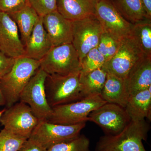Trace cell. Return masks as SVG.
<instances>
[{
  "label": "cell",
  "mask_w": 151,
  "mask_h": 151,
  "mask_svg": "<svg viewBox=\"0 0 151 151\" xmlns=\"http://www.w3.org/2000/svg\"><path fill=\"white\" fill-rule=\"evenodd\" d=\"M40 68L47 74L67 75L79 72L81 62L72 43L52 47L40 60Z\"/></svg>",
  "instance_id": "5b68a950"
},
{
  "label": "cell",
  "mask_w": 151,
  "mask_h": 151,
  "mask_svg": "<svg viewBox=\"0 0 151 151\" xmlns=\"http://www.w3.org/2000/svg\"><path fill=\"white\" fill-rule=\"evenodd\" d=\"M15 59L4 54L0 51V79L11 70Z\"/></svg>",
  "instance_id": "f546056e"
},
{
  "label": "cell",
  "mask_w": 151,
  "mask_h": 151,
  "mask_svg": "<svg viewBox=\"0 0 151 151\" xmlns=\"http://www.w3.org/2000/svg\"><path fill=\"white\" fill-rule=\"evenodd\" d=\"M144 56L146 55L129 36L120 42L116 54L106 61L103 68L107 73L125 79L132 67Z\"/></svg>",
  "instance_id": "8fae6325"
},
{
  "label": "cell",
  "mask_w": 151,
  "mask_h": 151,
  "mask_svg": "<svg viewBox=\"0 0 151 151\" xmlns=\"http://www.w3.org/2000/svg\"><path fill=\"white\" fill-rule=\"evenodd\" d=\"M29 4L28 0H0V12L13 13Z\"/></svg>",
  "instance_id": "f1b7e54d"
},
{
  "label": "cell",
  "mask_w": 151,
  "mask_h": 151,
  "mask_svg": "<svg viewBox=\"0 0 151 151\" xmlns=\"http://www.w3.org/2000/svg\"><path fill=\"white\" fill-rule=\"evenodd\" d=\"M100 96L107 103H114L125 108L130 96L125 79L107 73Z\"/></svg>",
  "instance_id": "d6986e66"
},
{
  "label": "cell",
  "mask_w": 151,
  "mask_h": 151,
  "mask_svg": "<svg viewBox=\"0 0 151 151\" xmlns=\"http://www.w3.org/2000/svg\"><path fill=\"white\" fill-rule=\"evenodd\" d=\"M112 3L122 16L132 24L149 19L142 0H114Z\"/></svg>",
  "instance_id": "7402d4cb"
},
{
  "label": "cell",
  "mask_w": 151,
  "mask_h": 151,
  "mask_svg": "<svg viewBox=\"0 0 151 151\" xmlns=\"http://www.w3.org/2000/svg\"><path fill=\"white\" fill-rule=\"evenodd\" d=\"M95 16L104 32L116 40L121 41L129 36L133 24L122 16L110 0H97Z\"/></svg>",
  "instance_id": "30bf717a"
},
{
  "label": "cell",
  "mask_w": 151,
  "mask_h": 151,
  "mask_svg": "<svg viewBox=\"0 0 151 151\" xmlns=\"http://www.w3.org/2000/svg\"><path fill=\"white\" fill-rule=\"evenodd\" d=\"M120 42L106 33L103 32L97 48L105 57L106 61L111 59L116 54L119 48Z\"/></svg>",
  "instance_id": "4316f807"
},
{
  "label": "cell",
  "mask_w": 151,
  "mask_h": 151,
  "mask_svg": "<svg viewBox=\"0 0 151 151\" xmlns=\"http://www.w3.org/2000/svg\"><path fill=\"white\" fill-rule=\"evenodd\" d=\"M6 108L4 109V110H2V111H0V120H1V117L2 116L3 114V113H4V112L5 111Z\"/></svg>",
  "instance_id": "836d02e7"
},
{
  "label": "cell",
  "mask_w": 151,
  "mask_h": 151,
  "mask_svg": "<svg viewBox=\"0 0 151 151\" xmlns=\"http://www.w3.org/2000/svg\"><path fill=\"white\" fill-rule=\"evenodd\" d=\"M125 81L129 95L148 89L151 86V57L144 56L139 60L130 70Z\"/></svg>",
  "instance_id": "9a60e30c"
},
{
  "label": "cell",
  "mask_w": 151,
  "mask_h": 151,
  "mask_svg": "<svg viewBox=\"0 0 151 151\" xmlns=\"http://www.w3.org/2000/svg\"><path fill=\"white\" fill-rule=\"evenodd\" d=\"M147 16L151 20V0H142Z\"/></svg>",
  "instance_id": "1f68e13d"
},
{
  "label": "cell",
  "mask_w": 151,
  "mask_h": 151,
  "mask_svg": "<svg viewBox=\"0 0 151 151\" xmlns=\"http://www.w3.org/2000/svg\"><path fill=\"white\" fill-rule=\"evenodd\" d=\"M150 129L145 120L131 121L119 134L101 137L95 151H147L143 141L147 140Z\"/></svg>",
  "instance_id": "6da1fadb"
},
{
  "label": "cell",
  "mask_w": 151,
  "mask_h": 151,
  "mask_svg": "<svg viewBox=\"0 0 151 151\" xmlns=\"http://www.w3.org/2000/svg\"><path fill=\"white\" fill-rule=\"evenodd\" d=\"M27 140L4 129L0 132V151H18Z\"/></svg>",
  "instance_id": "484cf974"
},
{
  "label": "cell",
  "mask_w": 151,
  "mask_h": 151,
  "mask_svg": "<svg viewBox=\"0 0 151 151\" xmlns=\"http://www.w3.org/2000/svg\"><path fill=\"white\" fill-rule=\"evenodd\" d=\"M39 121L29 106L21 101L6 108L0 120L4 129L27 139H29Z\"/></svg>",
  "instance_id": "9c48e42d"
},
{
  "label": "cell",
  "mask_w": 151,
  "mask_h": 151,
  "mask_svg": "<svg viewBox=\"0 0 151 151\" xmlns=\"http://www.w3.org/2000/svg\"><path fill=\"white\" fill-rule=\"evenodd\" d=\"M0 51L15 59L24 54V46L15 22L8 14L1 12Z\"/></svg>",
  "instance_id": "4fadbf2b"
},
{
  "label": "cell",
  "mask_w": 151,
  "mask_h": 151,
  "mask_svg": "<svg viewBox=\"0 0 151 151\" xmlns=\"http://www.w3.org/2000/svg\"><path fill=\"white\" fill-rule=\"evenodd\" d=\"M146 56L151 57V20L133 24L129 36Z\"/></svg>",
  "instance_id": "603a6c76"
},
{
  "label": "cell",
  "mask_w": 151,
  "mask_h": 151,
  "mask_svg": "<svg viewBox=\"0 0 151 151\" xmlns=\"http://www.w3.org/2000/svg\"><path fill=\"white\" fill-rule=\"evenodd\" d=\"M97 0H57V11L65 18L75 21L95 15Z\"/></svg>",
  "instance_id": "e0dca14e"
},
{
  "label": "cell",
  "mask_w": 151,
  "mask_h": 151,
  "mask_svg": "<svg viewBox=\"0 0 151 151\" xmlns=\"http://www.w3.org/2000/svg\"><path fill=\"white\" fill-rule=\"evenodd\" d=\"M42 20L53 47L71 43L72 21L65 18L57 10L42 17Z\"/></svg>",
  "instance_id": "5bb4252c"
},
{
  "label": "cell",
  "mask_w": 151,
  "mask_h": 151,
  "mask_svg": "<svg viewBox=\"0 0 151 151\" xmlns=\"http://www.w3.org/2000/svg\"><path fill=\"white\" fill-rule=\"evenodd\" d=\"M18 151H47V150L28 139Z\"/></svg>",
  "instance_id": "4dcf8cb0"
},
{
  "label": "cell",
  "mask_w": 151,
  "mask_h": 151,
  "mask_svg": "<svg viewBox=\"0 0 151 151\" xmlns=\"http://www.w3.org/2000/svg\"><path fill=\"white\" fill-rule=\"evenodd\" d=\"M103 67L86 73L80 72L79 82L81 98L100 95L107 77Z\"/></svg>",
  "instance_id": "44dd1931"
},
{
  "label": "cell",
  "mask_w": 151,
  "mask_h": 151,
  "mask_svg": "<svg viewBox=\"0 0 151 151\" xmlns=\"http://www.w3.org/2000/svg\"><path fill=\"white\" fill-rule=\"evenodd\" d=\"M106 62L104 56L97 47L91 50L81 62L80 73H86L103 67Z\"/></svg>",
  "instance_id": "d4e9b609"
},
{
  "label": "cell",
  "mask_w": 151,
  "mask_h": 151,
  "mask_svg": "<svg viewBox=\"0 0 151 151\" xmlns=\"http://www.w3.org/2000/svg\"><path fill=\"white\" fill-rule=\"evenodd\" d=\"M6 105L5 100L3 95L1 86H0V106H4Z\"/></svg>",
  "instance_id": "d6a6232c"
},
{
  "label": "cell",
  "mask_w": 151,
  "mask_h": 151,
  "mask_svg": "<svg viewBox=\"0 0 151 151\" xmlns=\"http://www.w3.org/2000/svg\"><path fill=\"white\" fill-rule=\"evenodd\" d=\"M80 72L67 75L47 74L45 81L47 99L51 108L81 100Z\"/></svg>",
  "instance_id": "3957f363"
},
{
  "label": "cell",
  "mask_w": 151,
  "mask_h": 151,
  "mask_svg": "<svg viewBox=\"0 0 151 151\" xmlns=\"http://www.w3.org/2000/svg\"><path fill=\"white\" fill-rule=\"evenodd\" d=\"M86 123L67 125L53 124L46 120L39 121L29 139L48 150L57 144L77 137Z\"/></svg>",
  "instance_id": "8992f818"
},
{
  "label": "cell",
  "mask_w": 151,
  "mask_h": 151,
  "mask_svg": "<svg viewBox=\"0 0 151 151\" xmlns=\"http://www.w3.org/2000/svg\"><path fill=\"white\" fill-rule=\"evenodd\" d=\"M151 86L130 95L125 109L131 121L138 122L151 119Z\"/></svg>",
  "instance_id": "ac0fdd59"
},
{
  "label": "cell",
  "mask_w": 151,
  "mask_h": 151,
  "mask_svg": "<svg viewBox=\"0 0 151 151\" xmlns=\"http://www.w3.org/2000/svg\"><path fill=\"white\" fill-rule=\"evenodd\" d=\"M47 75L39 68L22 91L19 99V101L29 106L39 121L47 120L52 112L45 93V84Z\"/></svg>",
  "instance_id": "52a82bcc"
},
{
  "label": "cell",
  "mask_w": 151,
  "mask_h": 151,
  "mask_svg": "<svg viewBox=\"0 0 151 151\" xmlns=\"http://www.w3.org/2000/svg\"><path fill=\"white\" fill-rule=\"evenodd\" d=\"M8 14L15 22L22 42L24 46L40 16L29 4L19 10Z\"/></svg>",
  "instance_id": "ffe728a7"
},
{
  "label": "cell",
  "mask_w": 151,
  "mask_h": 151,
  "mask_svg": "<svg viewBox=\"0 0 151 151\" xmlns=\"http://www.w3.org/2000/svg\"><path fill=\"white\" fill-rule=\"evenodd\" d=\"M52 47L50 39L44 27L42 17H40L24 45V56L40 61Z\"/></svg>",
  "instance_id": "2e32d148"
},
{
  "label": "cell",
  "mask_w": 151,
  "mask_h": 151,
  "mask_svg": "<svg viewBox=\"0 0 151 151\" xmlns=\"http://www.w3.org/2000/svg\"><path fill=\"white\" fill-rule=\"evenodd\" d=\"M106 103L100 95L84 97L73 103L53 107L51 115L46 121L67 125L86 122L90 113Z\"/></svg>",
  "instance_id": "277c9868"
},
{
  "label": "cell",
  "mask_w": 151,
  "mask_h": 151,
  "mask_svg": "<svg viewBox=\"0 0 151 151\" xmlns=\"http://www.w3.org/2000/svg\"><path fill=\"white\" fill-rule=\"evenodd\" d=\"M40 66V61L24 56L16 58L9 72L0 79L6 108L19 102L21 93Z\"/></svg>",
  "instance_id": "7a4b0ae2"
},
{
  "label": "cell",
  "mask_w": 151,
  "mask_h": 151,
  "mask_svg": "<svg viewBox=\"0 0 151 151\" xmlns=\"http://www.w3.org/2000/svg\"><path fill=\"white\" fill-rule=\"evenodd\" d=\"M88 121L97 124L105 135H114L122 132L131 120L125 108L106 103L90 113Z\"/></svg>",
  "instance_id": "7c38bea8"
},
{
  "label": "cell",
  "mask_w": 151,
  "mask_h": 151,
  "mask_svg": "<svg viewBox=\"0 0 151 151\" xmlns=\"http://www.w3.org/2000/svg\"><path fill=\"white\" fill-rule=\"evenodd\" d=\"M57 0H28L30 5L40 17L57 10Z\"/></svg>",
  "instance_id": "83f0119b"
},
{
  "label": "cell",
  "mask_w": 151,
  "mask_h": 151,
  "mask_svg": "<svg viewBox=\"0 0 151 151\" xmlns=\"http://www.w3.org/2000/svg\"><path fill=\"white\" fill-rule=\"evenodd\" d=\"M90 141L84 135H80L71 140L57 144L47 151H90Z\"/></svg>",
  "instance_id": "cb8c5ba5"
},
{
  "label": "cell",
  "mask_w": 151,
  "mask_h": 151,
  "mask_svg": "<svg viewBox=\"0 0 151 151\" xmlns=\"http://www.w3.org/2000/svg\"><path fill=\"white\" fill-rule=\"evenodd\" d=\"M104 32L95 15L72 22V44L80 62L89 51L96 48Z\"/></svg>",
  "instance_id": "ba28073f"
}]
</instances>
